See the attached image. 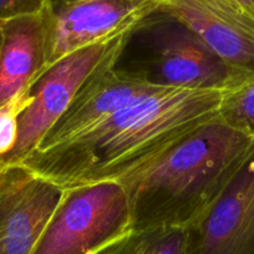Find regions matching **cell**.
Listing matches in <instances>:
<instances>
[{
    "instance_id": "11",
    "label": "cell",
    "mask_w": 254,
    "mask_h": 254,
    "mask_svg": "<svg viewBox=\"0 0 254 254\" xmlns=\"http://www.w3.org/2000/svg\"><path fill=\"white\" fill-rule=\"evenodd\" d=\"M0 48V104L30 86L48 67L46 8L3 23Z\"/></svg>"
},
{
    "instance_id": "17",
    "label": "cell",
    "mask_w": 254,
    "mask_h": 254,
    "mask_svg": "<svg viewBox=\"0 0 254 254\" xmlns=\"http://www.w3.org/2000/svg\"><path fill=\"white\" fill-rule=\"evenodd\" d=\"M1 43H3V35H1V28H0V48H1Z\"/></svg>"
},
{
    "instance_id": "15",
    "label": "cell",
    "mask_w": 254,
    "mask_h": 254,
    "mask_svg": "<svg viewBox=\"0 0 254 254\" xmlns=\"http://www.w3.org/2000/svg\"><path fill=\"white\" fill-rule=\"evenodd\" d=\"M51 0H0V21L43 11Z\"/></svg>"
},
{
    "instance_id": "7",
    "label": "cell",
    "mask_w": 254,
    "mask_h": 254,
    "mask_svg": "<svg viewBox=\"0 0 254 254\" xmlns=\"http://www.w3.org/2000/svg\"><path fill=\"white\" fill-rule=\"evenodd\" d=\"M167 85L140 72L109 67L95 74L58 121L45 133L35 150L61 145L101 124L121 110L166 90Z\"/></svg>"
},
{
    "instance_id": "13",
    "label": "cell",
    "mask_w": 254,
    "mask_h": 254,
    "mask_svg": "<svg viewBox=\"0 0 254 254\" xmlns=\"http://www.w3.org/2000/svg\"><path fill=\"white\" fill-rule=\"evenodd\" d=\"M218 119L233 130L254 138V71L221 102Z\"/></svg>"
},
{
    "instance_id": "1",
    "label": "cell",
    "mask_w": 254,
    "mask_h": 254,
    "mask_svg": "<svg viewBox=\"0 0 254 254\" xmlns=\"http://www.w3.org/2000/svg\"><path fill=\"white\" fill-rule=\"evenodd\" d=\"M226 92L167 87L66 142L31 151L19 163L63 190L121 183L218 119Z\"/></svg>"
},
{
    "instance_id": "6",
    "label": "cell",
    "mask_w": 254,
    "mask_h": 254,
    "mask_svg": "<svg viewBox=\"0 0 254 254\" xmlns=\"http://www.w3.org/2000/svg\"><path fill=\"white\" fill-rule=\"evenodd\" d=\"M64 192L23 163L0 165V254H30Z\"/></svg>"
},
{
    "instance_id": "8",
    "label": "cell",
    "mask_w": 254,
    "mask_h": 254,
    "mask_svg": "<svg viewBox=\"0 0 254 254\" xmlns=\"http://www.w3.org/2000/svg\"><path fill=\"white\" fill-rule=\"evenodd\" d=\"M166 18L153 29L160 74L157 82L178 89L232 91L249 76L229 66L180 21Z\"/></svg>"
},
{
    "instance_id": "9",
    "label": "cell",
    "mask_w": 254,
    "mask_h": 254,
    "mask_svg": "<svg viewBox=\"0 0 254 254\" xmlns=\"http://www.w3.org/2000/svg\"><path fill=\"white\" fill-rule=\"evenodd\" d=\"M188 254H254V146L211 212L190 229Z\"/></svg>"
},
{
    "instance_id": "2",
    "label": "cell",
    "mask_w": 254,
    "mask_h": 254,
    "mask_svg": "<svg viewBox=\"0 0 254 254\" xmlns=\"http://www.w3.org/2000/svg\"><path fill=\"white\" fill-rule=\"evenodd\" d=\"M253 146V137L217 119L150 168L121 182L133 231L194 228L213 208Z\"/></svg>"
},
{
    "instance_id": "5",
    "label": "cell",
    "mask_w": 254,
    "mask_h": 254,
    "mask_svg": "<svg viewBox=\"0 0 254 254\" xmlns=\"http://www.w3.org/2000/svg\"><path fill=\"white\" fill-rule=\"evenodd\" d=\"M163 0H51L46 6L48 66L64 56L142 28Z\"/></svg>"
},
{
    "instance_id": "10",
    "label": "cell",
    "mask_w": 254,
    "mask_h": 254,
    "mask_svg": "<svg viewBox=\"0 0 254 254\" xmlns=\"http://www.w3.org/2000/svg\"><path fill=\"white\" fill-rule=\"evenodd\" d=\"M160 11L190 29L234 70L254 71V31L224 0H163Z\"/></svg>"
},
{
    "instance_id": "12",
    "label": "cell",
    "mask_w": 254,
    "mask_h": 254,
    "mask_svg": "<svg viewBox=\"0 0 254 254\" xmlns=\"http://www.w3.org/2000/svg\"><path fill=\"white\" fill-rule=\"evenodd\" d=\"M190 229L131 231L95 254H188Z\"/></svg>"
},
{
    "instance_id": "4",
    "label": "cell",
    "mask_w": 254,
    "mask_h": 254,
    "mask_svg": "<svg viewBox=\"0 0 254 254\" xmlns=\"http://www.w3.org/2000/svg\"><path fill=\"white\" fill-rule=\"evenodd\" d=\"M132 34L128 31L80 49L46 67L31 85L33 102L19 119L15 147L0 165L21 162L35 150L82 86L97 72L116 66Z\"/></svg>"
},
{
    "instance_id": "16",
    "label": "cell",
    "mask_w": 254,
    "mask_h": 254,
    "mask_svg": "<svg viewBox=\"0 0 254 254\" xmlns=\"http://www.w3.org/2000/svg\"><path fill=\"white\" fill-rule=\"evenodd\" d=\"M224 3L254 31V0H224Z\"/></svg>"
},
{
    "instance_id": "18",
    "label": "cell",
    "mask_w": 254,
    "mask_h": 254,
    "mask_svg": "<svg viewBox=\"0 0 254 254\" xmlns=\"http://www.w3.org/2000/svg\"><path fill=\"white\" fill-rule=\"evenodd\" d=\"M3 23H4V21H0V28H1V26H3Z\"/></svg>"
},
{
    "instance_id": "14",
    "label": "cell",
    "mask_w": 254,
    "mask_h": 254,
    "mask_svg": "<svg viewBox=\"0 0 254 254\" xmlns=\"http://www.w3.org/2000/svg\"><path fill=\"white\" fill-rule=\"evenodd\" d=\"M31 85L0 104V161L14 150L18 141L19 119L33 102Z\"/></svg>"
},
{
    "instance_id": "3",
    "label": "cell",
    "mask_w": 254,
    "mask_h": 254,
    "mask_svg": "<svg viewBox=\"0 0 254 254\" xmlns=\"http://www.w3.org/2000/svg\"><path fill=\"white\" fill-rule=\"evenodd\" d=\"M64 190L30 254H95L132 231L130 203L120 182Z\"/></svg>"
}]
</instances>
